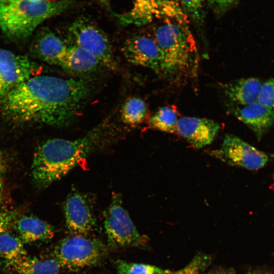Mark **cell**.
I'll list each match as a JSON object with an SVG mask.
<instances>
[{
    "label": "cell",
    "instance_id": "24",
    "mask_svg": "<svg viewBox=\"0 0 274 274\" xmlns=\"http://www.w3.org/2000/svg\"><path fill=\"white\" fill-rule=\"evenodd\" d=\"M188 18L198 25H201L205 17L206 0H175Z\"/></svg>",
    "mask_w": 274,
    "mask_h": 274
},
{
    "label": "cell",
    "instance_id": "6",
    "mask_svg": "<svg viewBox=\"0 0 274 274\" xmlns=\"http://www.w3.org/2000/svg\"><path fill=\"white\" fill-rule=\"evenodd\" d=\"M105 252V246L98 239L73 235L59 243L54 256L62 268L75 271L96 264Z\"/></svg>",
    "mask_w": 274,
    "mask_h": 274
},
{
    "label": "cell",
    "instance_id": "29",
    "mask_svg": "<svg viewBox=\"0 0 274 274\" xmlns=\"http://www.w3.org/2000/svg\"><path fill=\"white\" fill-rule=\"evenodd\" d=\"M203 274H234V273L231 269L217 268L211 270Z\"/></svg>",
    "mask_w": 274,
    "mask_h": 274
},
{
    "label": "cell",
    "instance_id": "21",
    "mask_svg": "<svg viewBox=\"0 0 274 274\" xmlns=\"http://www.w3.org/2000/svg\"><path fill=\"white\" fill-rule=\"evenodd\" d=\"M179 118L176 110L170 107H162L149 119L150 126L161 131L176 132Z\"/></svg>",
    "mask_w": 274,
    "mask_h": 274
},
{
    "label": "cell",
    "instance_id": "10",
    "mask_svg": "<svg viewBox=\"0 0 274 274\" xmlns=\"http://www.w3.org/2000/svg\"><path fill=\"white\" fill-rule=\"evenodd\" d=\"M122 51L129 62L161 75L162 56L153 38L146 35L132 36L125 41Z\"/></svg>",
    "mask_w": 274,
    "mask_h": 274
},
{
    "label": "cell",
    "instance_id": "8",
    "mask_svg": "<svg viewBox=\"0 0 274 274\" xmlns=\"http://www.w3.org/2000/svg\"><path fill=\"white\" fill-rule=\"evenodd\" d=\"M41 71L27 56L0 48V104L11 90Z\"/></svg>",
    "mask_w": 274,
    "mask_h": 274
},
{
    "label": "cell",
    "instance_id": "28",
    "mask_svg": "<svg viewBox=\"0 0 274 274\" xmlns=\"http://www.w3.org/2000/svg\"><path fill=\"white\" fill-rule=\"evenodd\" d=\"M238 0H216L213 7L216 14H222L235 4Z\"/></svg>",
    "mask_w": 274,
    "mask_h": 274
},
{
    "label": "cell",
    "instance_id": "19",
    "mask_svg": "<svg viewBox=\"0 0 274 274\" xmlns=\"http://www.w3.org/2000/svg\"><path fill=\"white\" fill-rule=\"evenodd\" d=\"M15 228L24 243L45 241L54 235V228L46 222L33 216H24L17 220Z\"/></svg>",
    "mask_w": 274,
    "mask_h": 274
},
{
    "label": "cell",
    "instance_id": "18",
    "mask_svg": "<svg viewBox=\"0 0 274 274\" xmlns=\"http://www.w3.org/2000/svg\"><path fill=\"white\" fill-rule=\"evenodd\" d=\"M262 82L258 78H243L224 86L227 98L236 106H246L258 100Z\"/></svg>",
    "mask_w": 274,
    "mask_h": 274
},
{
    "label": "cell",
    "instance_id": "5",
    "mask_svg": "<svg viewBox=\"0 0 274 274\" xmlns=\"http://www.w3.org/2000/svg\"><path fill=\"white\" fill-rule=\"evenodd\" d=\"M70 45L79 46L95 57L103 66L116 70L117 63L111 43L105 32L86 18L74 20L67 29Z\"/></svg>",
    "mask_w": 274,
    "mask_h": 274
},
{
    "label": "cell",
    "instance_id": "32",
    "mask_svg": "<svg viewBox=\"0 0 274 274\" xmlns=\"http://www.w3.org/2000/svg\"><path fill=\"white\" fill-rule=\"evenodd\" d=\"M247 274H270L267 272H263L257 271H252L249 272Z\"/></svg>",
    "mask_w": 274,
    "mask_h": 274
},
{
    "label": "cell",
    "instance_id": "35",
    "mask_svg": "<svg viewBox=\"0 0 274 274\" xmlns=\"http://www.w3.org/2000/svg\"><path fill=\"white\" fill-rule=\"evenodd\" d=\"M135 1H146V0H134Z\"/></svg>",
    "mask_w": 274,
    "mask_h": 274
},
{
    "label": "cell",
    "instance_id": "2",
    "mask_svg": "<svg viewBox=\"0 0 274 274\" xmlns=\"http://www.w3.org/2000/svg\"><path fill=\"white\" fill-rule=\"evenodd\" d=\"M106 124L101 123L75 140L52 139L41 144L34 153L31 166L36 184L41 187L48 186L85 159L102 143Z\"/></svg>",
    "mask_w": 274,
    "mask_h": 274
},
{
    "label": "cell",
    "instance_id": "7",
    "mask_svg": "<svg viewBox=\"0 0 274 274\" xmlns=\"http://www.w3.org/2000/svg\"><path fill=\"white\" fill-rule=\"evenodd\" d=\"M104 226L109 243L113 247H140L147 238L141 235L118 196H114L106 212Z\"/></svg>",
    "mask_w": 274,
    "mask_h": 274
},
{
    "label": "cell",
    "instance_id": "25",
    "mask_svg": "<svg viewBox=\"0 0 274 274\" xmlns=\"http://www.w3.org/2000/svg\"><path fill=\"white\" fill-rule=\"evenodd\" d=\"M211 262V257L209 255L197 254L185 266L172 274H200Z\"/></svg>",
    "mask_w": 274,
    "mask_h": 274
},
{
    "label": "cell",
    "instance_id": "22",
    "mask_svg": "<svg viewBox=\"0 0 274 274\" xmlns=\"http://www.w3.org/2000/svg\"><path fill=\"white\" fill-rule=\"evenodd\" d=\"M147 111V107L144 100L139 97H131L123 105L122 120L126 124L137 125L145 119Z\"/></svg>",
    "mask_w": 274,
    "mask_h": 274
},
{
    "label": "cell",
    "instance_id": "15",
    "mask_svg": "<svg viewBox=\"0 0 274 274\" xmlns=\"http://www.w3.org/2000/svg\"><path fill=\"white\" fill-rule=\"evenodd\" d=\"M68 45L48 28H42L32 44V51L41 60L61 67Z\"/></svg>",
    "mask_w": 274,
    "mask_h": 274
},
{
    "label": "cell",
    "instance_id": "9",
    "mask_svg": "<svg viewBox=\"0 0 274 274\" xmlns=\"http://www.w3.org/2000/svg\"><path fill=\"white\" fill-rule=\"evenodd\" d=\"M212 153L229 165L249 170L262 168L268 161L265 153L233 134H226L220 148Z\"/></svg>",
    "mask_w": 274,
    "mask_h": 274
},
{
    "label": "cell",
    "instance_id": "34",
    "mask_svg": "<svg viewBox=\"0 0 274 274\" xmlns=\"http://www.w3.org/2000/svg\"><path fill=\"white\" fill-rule=\"evenodd\" d=\"M30 1H32V2H38V1H42V0H29Z\"/></svg>",
    "mask_w": 274,
    "mask_h": 274
},
{
    "label": "cell",
    "instance_id": "20",
    "mask_svg": "<svg viewBox=\"0 0 274 274\" xmlns=\"http://www.w3.org/2000/svg\"><path fill=\"white\" fill-rule=\"evenodd\" d=\"M27 255L23 243L7 231L0 234V256L8 263L12 262Z\"/></svg>",
    "mask_w": 274,
    "mask_h": 274
},
{
    "label": "cell",
    "instance_id": "27",
    "mask_svg": "<svg viewBox=\"0 0 274 274\" xmlns=\"http://www.w3.org/2000/svg\"><path fill=\"white\" fill-rule=\"evenodd\" d=\"M15 217V214L12 211L0 210V234L7 231Z\"/></svg>",
    "mask_w": 274,
    "mask_h": 274
},
{
    "label": "cell",
    "instance_id": "17",
    "mask_svg": "<svg viewBox=\"0 0 274 274\" xmlns=\"http://www.w3.org/2000/svg\"><path fill=\"white\" fill-rule=\"evenodd\" d=\"M101 66V62L88 51L79 46L68 45L61 67L74 75H86L97 71Z\"/></svg>",
    "mask_w": 274,
    "mask_h": 274
},
{
    "label": "cell",
    "instance_id": "23",
    "mask_svg": "<svg viewBox=\"0 0 274 274\" xmlns=\"http://www.w3.org/2000/svg\"><path fill=\"white\" fill-rule=\"evenodd\" d=\"M117 274H172L169 269L143 263L118 260L116 263Z\"/></svg>",
    "mask_w": 274,
    "mask_h": 274
},
{
    "label": "cell",
    "instance_id": "1",
    "mask_svg": "<svg viewBox=\"0 0 274 274\" xmlns=\"http://www.w3.org/2000/svg\"><path fill=\"white\" fill-rule=\"evenodd\" d=\"M91 91L82 79L38 75L11 90L1 103L2 110L16 123L62 126L79 114Z\"/></svg>",
    "mask_w": 274,
    "mask_h": 274
},
{
    "label": "cell",
    "instance_id": "14",
    "mask_svg": "<svg viewBox=\"0 0 274 274\" xmlns=\"http://www.w3.org/2000/svg\"><path fill=\"white\" fill-rule=\"evenodd\" d=\"M232 112L235 117L248 126L259 139L274 124V109L258 101L244 106H236Z\"/></svg>",
    "mask_w": 274,
    "mask_h": 274
},
{
    "label": "cell",
    "instance_id": "26",
    "mask_svg": "<svg viewBox=\"0 0 274 274\" xmlns=\"http://www.w3.org/2000/svg\"><path fill=\"white\" fill-rule=\"evenodd\" d=\"M257 101L274 109V78L262 83Z\"/></svg>",
    "mask_w": 274,
    "mask_h": 274
},
{
    "label": "cell",
    "instance_id": "31",
    "mask_svg": "<svg viewBox=\"0 0 274 274\" xmlns=\"http://www.w3.org/2000/svg\"><path fill=\"white\" fill-rule=\"evenodd\" d=\"M206 2L208 6L213 8L216 0H206Z\"/></svg>",
    "mask_w": 274,
    "mask_h": 274
},
{
    "label": "cell",
    "instance_id": "30",
    "mask_svg": "<svg viewBox=\"0 0 274 274\" xmlns=\"http://www.w3.org/2000/svg\"><path fill=\"white\" fill-rule=\"evenodd\" d=\"M6 170V161L4 157L0 150V176Z\"/></svg>",
    "mask_w": 274,
    "mask_h": 274
},
{
    "label": "cell",
    "instance_id": "3",
    "mask_svg": "<svg viewBox=\"0 0 274 274\" xmlns=\"http://www.w3.org/2000/svg\"><path fill=\"white\" fill-rule=\"evenodd\" d=\"M187 16L164 17L155 29L154 39L162 56L161 75L170 80L195 75L198 50Z\"/></svg>",
    "mask_w": 274,
    "mask_h": 274
},
{
    "label": "cell",
    "instance_id": "4",
    "mask_svg": "<svg viewBox=\"0 0 274 274\" xmlns=\"http://www.w3.org/2000/svg\"><path fill=\"white\" fill-rule=\"evenodd\" d=\"M75 0H0V27L8 37L23 39L47 19L75 5Z\"/></svg>",
    "mask_w": 274,
    "mask_h": 274
},
{
    "label": "cell",
    "instance_id": "33",
    "mask_svg": "<svg viewBox=\"0 0 274 274\" xmlns=\"http://www.w3.org/2000/svg\"><path fill=\"white\" fill-rule=\"evenodd\" d=\"M2 184L0 179V201L2 198Z\"/></svg>",
    "mask_w": 274,
    "mask_h": 274
},
{
    "label": "cell",
    "instance_id": "12",
    "mask_svg": "<svg viewBox=\"0 0 274 274\" xmlns=\"http://www.w3.org/2000/svg\"><path fill=\"white\" fill-rule=\"evenodd\" d=\"M176 3L169 0L135 1L133 8L123 14H115L121 24L142 25L150 22L153 18H162L170 15Z\"/></svg>",
    "mask_w": 274,
    "mask_h": 274
},
{
    "label": "cell",
    "instance_id": "16",
    "mask_svg": "<svg viewBox=\"0 0 274 274\" xmlns=\"http://www.w3.org/2000/svg\"><path fill=\"white\" fill-rule=\"evenodd\" d=\"M7 266L13 274H58L62 268L54 256L42 257L28 255L8 263Z\"/></svg>",
    "mask_w": 274,
    "mask_h": 274
},
{
    "label": "cell",
    "instance_id": "11",
    "mask_svg": "<svg viewBox=\"0 0 274 274\" xmlns=\"http://www.w3.org/2000/svg\"><path fill=\"white\" fill-rule=\"evenodd\" d=\"M65 224L73 235H83L92 231L95 220L87 199L78 192L71 193L64 204Z\"/></svg>",
    "mask_w": 274,
    "mask_h": 274
},
{
    "label": "cell",
    "instance_id": "13",
    "mask_svg": "<svg viewBox=\"0 0 274 274\" xmlns=\"http://www.w3.org/2000/svg\"><path fill=\"white\" fill-rule=\"evenodd\" d=\"M220 129L218 123L208 118L182 117L176 132L194 147L200 148L212 143Z\"/></svg>",
    "mask_w": 274,
    "mask_h": 274
}]
</instances>
